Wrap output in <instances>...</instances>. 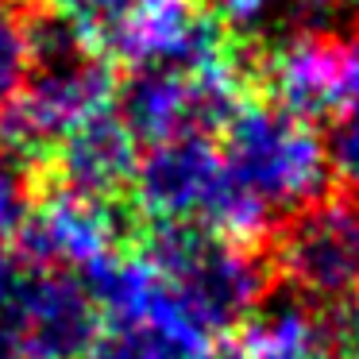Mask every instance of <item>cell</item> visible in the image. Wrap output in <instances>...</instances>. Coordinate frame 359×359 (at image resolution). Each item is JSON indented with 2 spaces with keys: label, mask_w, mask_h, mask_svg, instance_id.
<instances>
[{
  "label": "cell",
  "mask_w": 359,
  "mask_h": 359,
  "mask_svg": "<svg viewBox=\"0 0 359 359\" xmlns=\"http://www.w3.org/2000/svg\"><path fill=\"white\" fill-rule=\"evenodd\" d=\"M143 143L132 135L116 109L97 112L78 124L55 147L47 166L32 170L27 178H50L93 201H124L132 197L135 174H140Z\"/></svg>",
  "instance_id": "6"
},
{
  "label": "cell",
  "mask_w": 359,
  "mask_h": 359,
  "mask_svg": "<svg viewBox=\"0 0 359 359\" xmlns=\"http://www.w3.org/2000/svg\"><path fill=\"white\" fill-rule=\"evenodd\" d=\"M143 255L209 340H236L274 290L266 243L194 224H158L143 232Z\"/></svg>",
  "instance_id": "1"
},
{
  "label": "cell",
  "mask_w": 359,
  "mask_h": 359,
  "mask_svg": "<svg viewBox=\"0 0 359 359\" xmlns=\"http://www.w3.org/2000/svg\"><path fill=\"white\" fill-rule=\"evenodd\" d=\"M35 74V16L27 0H0V112Z\"/></svg>",
  "instance_id": "10"
},
{
  "label": "cell",
  "mask_w": 359,
  "mask_h": 359,
  "mask_svg": "<svg viewBox=\"0 0 359 359\" xmlns=\"http://www.w3.org/2000/svg\"><path fill=\"white\" fill-rule=\"evenodd\" d=\"M20 271H24V263H20L16 248H4V243H0V320H4V313H8V305H12Z\"/></svg>",
  "instance_id": "12"
},
{
  "label": "cell",
  "mask_w": 359,
  "mask_h": 359,
  "mask_svg": "<svg viewBox=\"0 0 359 359\" xmlns=\"http://www.w3.org/2000/svg\"><path fill=\"white\" fill-rule=\"evenodd\" d=\"M217 147L232 182L271 217L274 228L332 194V166L320 128L305 124L263 93H248L217 135Z\"/></svg>",
  "instance_id": "2"
},
{
  "label": "cell",
  "mask_w": 359,
  "mask_h": 359,
  "mask_svg": "<svg viewBox=\"0 0 359 359\" xmlns=\"http://www.w3.org/2000/svg\"><path fill=\"white\" fill-rule=\"evenodd\" d=\"M101 328L104 313L78 274L24 263L0 320V359H89Z\"/></svg>",
  "instance_id": "5"
},
{
  "label": "cell",
  "mask_w": 359,
  "mask_h": 359,
  "mask_svg": "<svg viewBox=\"0 0 359 359\" xmlns=\"http://www.w3.org/2000/svg\"><path fill=\"white\" fill-rule=\"evenodd\" d=\"M143 0H55V16L86 43L93 55L116 62L124 39L140 16Z\"/></svg>",
  "instance_id": "8"
},
{
  "label": "cell",
  "mask_w": 359,
  "mask_h": 359,
  "mask_svg": "<svg viewBox=\"0 0 359 359\" xmlns=\"http://www.w3.org/2000/svg\"><path fill=\"white\" fill-rule=\"evenodd\" d=\"M274 282L313 305L359 294V194H328L286 217L266 240Z\"/></svg>",
  "instance_id": "4"
},
{
  "label": "cell",
  "mask_w": 359,
  "mask_h": 359,
  "mask_svg": "<svg viewBox=\"0 0 359 359\" xmlns=\"http://www.w3.org/2000/svg\"><path fill=\"white\" fill-rule=\"evenodd\" d=\"M132 201L147 228L194 224L248 243H266L274 232L271 217L232 182L217 140L205 135H182L143 151Z\"/></svg>",
  "instance_id": "3"
},
{
  "label": "cell",
  "mask_w": 359,
  "mask_h": 359,
  "mask_svg": "<svg viewBox=\"0 0 359 359\" xmlns=\"http://www.w3.org/2000/svg\"><path fill=\"white\" fill-rule=\"evenodd\" d=\"M32 209V182L27 170L16 166L12 158L0 155V243L16 248V232Z\"/></svg>",
  "instance_id": "11"
},
{
  "label": "cell",
  "mask_w": 359,
  "mask_h": 359,
  "mask_svg": "<svg viewBox=\"0 0 359 359\" xmlns=\"http://www.w3.org/2000/svg\"><path fill=\"white\" fill-rule=\"evenodd\" d=\"M320 140H325L332 178H340L351 194H359V43H348L344 89L332 116L320 128Z\"/></svg>",
  "instance_id": "9"
},
{
  "label": "cell",
  "mask_w": 359,
  "mask_h": 359,
  "mask_svg": "<svg viewBox=\"0 0 359 359\" xmlns=\"http://www.w3.org/2000/svg\"><path fill=\"white\" fill-rule=\"evenodd\" d=\"M232 348L240 359H332L317 305L294 290L266 294Z\"/></svg>",
  "instance_id": "7"
}]
</instances>
